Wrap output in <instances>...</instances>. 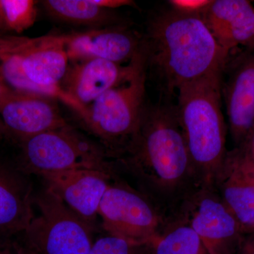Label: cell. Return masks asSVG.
<instances>
[{
    "instance_id": "1",
    "label": "cell",
    "mask_w": 254,
    "mask_h": 254,
    "mask_svg": "<svg viewBox=\"0 0 254 254\" xmlns=\"http://www.w3.org/2000/svg\"><path fill=\"white\" fill-rule=\"evenodd\" d=\"M115 163L118 174L131 177L169 223L189 218L201 187L176 108L145 107L138 131Z\"/></svg>"
},
{
    "instance_id": "2",
    "label": "cell",
    "mask_w": 254,
    "mask_h": 254,
    "mask_svg": "<svg viewBox=\"0 0 254 254\" xmlns=\"http://www.w3.org/2000/svg\"><path fill=\"white\" fill-rule=\"evenodd\" d=\"M143 41L170 91L226 66L229 53L215 39L200 14L171 9L155 16Z\"/></svg>"
},
{
    "instance_id": "3",
    "label": "cell",
    "mask_w": 254,
    "mask_h": 254,
    "mask_svg": "<svg viewBox=\"0 0 254 254\" xmlns=\"http://www.w3.org/2000/svg\"><path fill=\"white\" fill-rule=\"evenodd\" d=\"M224 69L185 83L177 90V118L201 189L216 190L228 153L222 110Z\"/></svg>"
},
{
    "instance_id": "4",
    "label": "cell",
    "mask_w": 254,
    "mask_h": 254,
    "mask_svg": "<svg viewBox=\"0 0 254 254\" xmlns=\"http://www.w3.org/2000/svg\"><path fill=\"white\" fill-rule=\"evenodd\" d=\"M69 66L63 34L30 38L0 34V79L14 93L61 100L80 116L85 110L62 89Z\"/></svg>"
},
{
    "instance_id": "5",
    "label": "cell",
    "mask_w": 254,
    "mask_h": 254,
    "mask_svg": "<svg viewBox=\"0 0 254 254\" xmlns=\"http://www.w3.org/2000/svg\"><path fill=\"white\" fill-rule=\"evenodd\" d=\"M146 67L143 46L127 77L86 107L79 117L113 160L123 154L141 125L146 107Z\"/></svg>"
},
{
    "instance_id": "6",
    "label": "cell",
    "mask_w": 254,
    "mask_h": 254,
    "mask_svg": "<svg viewBox=\"0 0 254 254\" xmlns=\"http://www.w3.org/2000/svg\"><path fill=\"white\" fill-rule=\"evenodd\" d=\"M18 146L24 173L91 170L117 174L115 161L105 148L69 125L31 137Z\"/></svg>"
},
{
    "instance_id": "7",
    "label": "cell",
    "mask_w": 254,
    "mask_h": 254,
    "mask_svg": "<svg viewBox=\"0 0 254 254\" xmlns=\"http://www.w3.org/2000/svg\"><path fill=\"white\" fill-rule=\"evenodd\" d=\"M98 215L108 235L137 245H149L170 225L148 197L118 175L105 191Z\"/></svg>"
},
{
    "instance_id": "8",
    "label": "cell",
    "mask_w": 254,
    "mask_h": 254,
    "mask_svg": "<svg viewBox=\"0 0 254 254\" xmlns=\"http://www.w3.org/2000/svg\"><path fill=\"white\" fill-rule=\"evenodd\" d=\"M38 213L26 231V246L36 254H89L93 225L45 189L33 198Z\"/></svg>"
},
{
    "instance_id": "9",
    "label": "cell",
    "mask_w": 254,
    "mask_h": 254,
    "mask_svg": "<svg viewBox=\"0 0 254 254\" xmlns=\"http://www.w3.org/2000/svg\"><path fill=\"white\" fill-rule=\"evenodd\" d=\"M56 99L12 93L0 104V138L19 145L43 132L67 126Z\"/></svg>"
},
{
    "instance_id": "10",
    "label": "cell",
    "mask_w": 254,
    "mask_h": 254,
    "mask_svg": "<svg viewBox=\"0 0 254 254\" xmlns=\"http://www.w3.org/2000/svg\"><path fill=\"white\" fill-rule=\"evenodd\" d=\"M189 224L207 254H235L246 235L215 189H200L192 203Z\"/></svg>"
},
{
    "instance_id": "11",
    "label": "cell",
    "mask_w": 254,
    "mask_h": 254,
    "mask_svg": "<svg viewBox=\"0 0 254 254\" xmlns=\"http://www.w3.org/2000/svg\"><path fill=\"white\" fill-rule=\"evenodd\" d=\"M46 189L56 195L68 208L93 225L110 182L118 174L98 170H71L38 174Z\"/></svg>"
},
{
    "instance_id": "12",
    "label": "cell",
    "mask_w": 254,
    "mask_h": 254,
    "mask_svg": "<svg viewBox=\"0 0 254 254\" xmlns=\"http://www.w3.org/2000/svg\"><path fill=\"white\" fill-rule=\"evenodd\" d=\"M222 93L225 98L235 148L250 143L254 135V50L235 59Z\"/></svg>"
},
{
    "instance_id": "13",
    "label": "cell",
    "mask_w": 254,
    "mask_h": 254,
    "mask_svg": "<svg viewBox=\"0 0 254 254\" xmlns=\"http://www.w3.org/2000/svg\"><path fill=\"white\" fill-rule=\"evenodd\" d=\"M63 36L71 62L99 58L122 64L131 62L143 48V39L126 26L84 29Z\"/></svg>"
},
{
    "instance_id": "14",
    "label": "cell",
    "mask_w": 254,
    "mask_h": 254,
    "mask_svg": "<svg viewBox=\"0 0 254 254\" xmlns=\"http://www.w3.org/2000/svg\"><path fill=\"white\" fill-rule=\"evenodd\" d=\"M248 145L228 151L216 187L245 235L254 232V163Z\"/></svg>"
},
{
    "instance_id": "15",
    "label": "cell",
    "mask_w": 254,
    "mask_h": 254,
    "mask_svg": "<svg viewBox=\"0 0 254 254\" xmlns=\"http://www.w3.org/2000/svg\"><path fill=\"white\" fill-rule=\"evenodd\" d=\"M134 58L127 66L99 58L71 62L62 89L86 111V107L127 77L133 69Z\"/></svg>"
},
{
    "instance_id": "16",
    "label": "cell",
    "mask_w": 254,
    "mask_h": 254,
    "mask_svg": "<svg viewBox=\"0 0 254 254\" xmlns=\"http://www.w3.org/2000/svg\"><path fill=\"white\" fill-rule=\"evenodd\" d=\"M200 16L218 44L227 53L238 46L254 48V6L251 1H211Z\"/></svg>"
},
{
    "instance_id": "17",
    "label": "cell",
    "mask_w": 254,
    "mask_h": 254,
    "mask_svg": "<svg viewBox=\"0 0 254 254\" xmlns=\"http://www.w3.org/2000/svg\"><path fill=\"white\" fill-rule=\"evenodd\" d=\"M33 198L21 171L0 164V237L26 231L34 216Z\"/></svg>"
},
{
    "instance_id": "18",
    "label": "cell",
    "mask_w": 254,
    "mask_h": 254,
    "mask_svg": "<svg viewBox=\"0 0 254 254\" xmlns=\"http://www.w3.org/2000/svg\"><path fill=\"white\" fill-rule=\"evenodd\" d=\"M40 3L49 17L85 30L125 26L115 10L98 6L93 0H46Z\"/></svg>"
},
{
    "instance_id": "19",
    "label": "cell",
    "mask_w": 254,
    "mask_h": 254,
    "mask_svg": "<svg viewBox=\"0 0 254 254\" xmlns=\"http://www.w3.org/2000/svg\"><path fill=\"white\" fill-rule=\"evenodd\" d=\"M147 254H207L189 218L169 225L158 238L148 245Z\"/></svg>"
},
{
    "instance_id": "20",
    "label": "cell",
    "mask_w": 254,
    "mask_h": 254,
    "mask_svg": "<svg viewBox=\"0 0 254 254\" xmlns=\"http://www.w3.org/2000/svg\"><path fill=\"white\" fill-rule=\"evenodd\" d=\"M7 32L20 34L32 27L38 16L40 1L33 0H1Z\"/></svg>"
},
{
    "instance_id": "21",
    "label": "cell",
    "mask_w": 254,
    "mask_h": 254,
    "mask_svg": "<svg viewBox=\"0 0 254 254\" xmlns=\"http://www.w3.org/2000/svg\"><path fill=\"white\" fill-rule=\"evenodd\" d=\"M148 245H137L108 235L93 242L89 254H147Z\"/></svg>"
},
{
    "instance_id": "22",
    "label": "cell",
    "mask_w": 254,
    "mask_h": 254,
    "mask_svg": "<svg viewBox=\"0 0 254 254\" xmlns=\"http://www.w3.org/2000/svg\"><path fill=\"white\" fill-rule=\"evenodd\" d=\"M210 0H171L169 1L172 8L187 14H201L210 4Z\"/></svg>"
},
{
    "instance_id": "23",
    "label": "cell",
    "mask_w": 254,
    "mask_h": 254,
    "mask_svg": "<svg viewBox=\"0 0 254 254\" xmlns=\"http://www.w3.org/2000/svg\"><path fill=\"white\" fill-rule=\"evenodd\" d=\"M94 3L106 9L116 10L123 6H131L135 5L134 1L130 0H93Z\"/></svg>"
},
{
    "instance_id": "24",
    "label": "cell",
    "mask_w": 254,
    "mask_h": 254,
    "mask_svg": "<svg viewBox=\"0 0 254 254\" xmlns=\"http://www.w3.org/2000/svg\"><path fill=\"white\" fill-rule=\"evenodd\" d=\"M235 254H254V232L246 235Z\"/></svg>"
},
{
    "instance_id": "25",
    "label": "cell",
    "mask_w": 254,
    "mask_h": 254,
    "mask_svg": "<svg viewBox=\"0 0 254 254\" xmlns=\"http://www.w3.org/2000/svg\"><path fill=\"white\" fill-rule=\"evenodd\" d=\"M0 254H19L16 243L4 242L0 244Z\"/></svg>"
},
{
    "instance_id": "26",
    "label": "cell",
    "mask_w": 254,
    "mask_h": 254,
    "mask_svg": "<svg viewBox=\"0 0 254 254\" xmlns=\"http://www.w3.org/2000/svg\"><path fill=\"white\" fill-rule=\"evenodd\" d=\"M12 93H14V92L10 91L9 88L5 86L4 83L0 79V104H1V102H2L6 97L9 96V95Z\"/></svg>"
},
{
    "instance_id": "27",
    "label": "cell",
    "mask_w": 254,
    "mask_h": 254,
    "mask_svg": "<svg viewBox=\"0 0 254 254\" xmlns=\"http://www.w3.org/2000/svg\"><path fill=\"white\" fill-rule=\"evenodd\" d=\"M6 31V24H5V20L4 13H3L2 6H1V0H0V34H5Z\"/></svg>"
},
{
    "instance_id": "28",
    "label": "cell",
    "mask_w": 254,
    "mask_h": 254,
    "mask_svg": "<svg viewBox=\"0 0 254 254\" xmlns=\"http://www.w3.org/2000/svg\"><path fill=\"white\" fill-rule=\"evenodd\" d=\"M16 246H17L18 252L19 254H36L26 245H21L16 243Z\"/></svg>"
},
{
    "instance_id": "29",
    "label": "cell",
    "mask_w": 254,
    "mask_h": 254,
    "mask_svg": "<svg viewBox=\"0 0 254 254\" xmlns=\"http://www.w3.org/2000/svg\"><path fill=\"white\" fill-rule=\"evenodd\" d=\"M248 150L251 158H252V161L254 163V135L252 139L251 140L250 143H249Z\"/></svg>"
}]
</instances>
